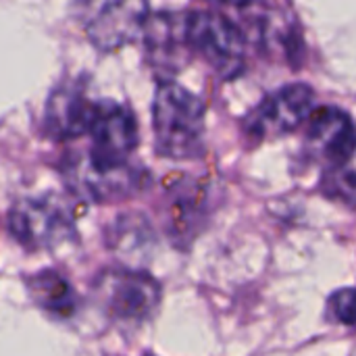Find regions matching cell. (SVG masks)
<instances>
[{
	"label": "cell",
	"mask_w": 356,
	"mask_h": 356,
	"mask_svg": "<svg viewBox=\"0 0 356 356\" xmlns=\"http://www.w3.org/2000/svg\"><path fill=\"white\" fill-rule=\"evenodd\" d=\"M315 92L307 83H288L267 94L244 119V131L259 140L277 138L300 127L313 113Z\"/></svg>",
	"instance_id": "52a82bcc"
},
{
	"label": "cell",
	"mask_w": 356,
	"mask_h": 356,
	"mask_svg": "<svg viewBox=\"0 0 356 356\" xmlns=\"http://www.w3.org/2000/svg\"><path fill=\"white\" fill-rule=\"evenodd\" d=\"M327 319L356 330V288H342L330 296Z\"/></svg>",
	"instance_id": "2e32d148"
},
{
	"label": "cell",
	"mask_w": 356,
	"mask_h": 356,
	"mask_svg": "<svg viewBox=\"0 0 356 356\" xmlns=\"http://www.w3.org/2000/svg\"><path fill=\"white\" fill-rule=\"evenodd\" d=\"M156 152L167 159L188 161L204 150V104L175 81H161L152 102Z\"/></svg>",
	"instance_id": "6da1fadb"
},
{
	"label": "cell",
	"mask_w": 356,
	"mask_h": 356,
	"mask_svg": "<svg viewBox=\"0 0 356 356\" xmlns=\"http://www.w3.org/2000/svg\"><path fill=\"white\" fill-rule=\"evenodd\" d=\"M207 200L209 192L200 184L188 181V186L177 188L169 202L167 232L179 244H186L190 236H194L207 217Z\"/></svg>",
	"instance_id": "7c38bea8"
},
{
	"label": "cell",
	"mask_w": 356,
	"mask_h": 356,
	"mask_svg": "<svg viewBox=\"0 0 356 356\" xmlns=\"http://www.w3.org/2000/svg\"><path fill=\"white\" fill-rule=\"evenodd\" d=\"M88 134L92 140L90 154L104 163H129V154L138 146V123L134 113L115 100H98L92 104Z\"/></svg>",
	"instance_id": "ba28073f"
},
{
	"label": "cell",
	"mask_w": 356,
	"mask_h": 356,
	"mask_svg": "<svg viewBox=\"0 0 356 356\" xmlns=\"http://www.w3.org/2000/svg\"><path fill=\"white\" fill-rule=\"evenodd\" d=\"M144 42L150 63L165 71L177 73L192 58L188 40V15L156 13L144 25Z\"/></svg>",
	"instance_id": "30bf717a"
},
{
	"label": "cell",
	"mask_w": 356,
	"mask_h": 356,
	"mask_svg": "<svg viewBox=\"0 0 356 356\" xmlns=\"http://www.w3.org/2000/svg\"><path fill=\"white\" fill-rule=\"evenodd\" d=\"M152 244V229L142 215H121L108 232V246L127 265L144 263L150 257Z\"/></svg>",
	"instance_id": "4fadbf2b"
},
{
	"label": "cell",
	"mask_w": 356,
	"mask_h": 356,
	"mask_svg": "<svg viewBox=\"0 0 356 356\" xmlns=\"http://www.w3.org/2000/svg\"><path fill=\"white\" fill-rule=\"evenodd\" d=\"M148 21V4L138 0L90 4L86 15V31L100 50H117L134 42Z\"/></svg>",
	"instance_id": "9c48e42d"
},
{
	"label": "cell",
	"mask_w": 356,
	"mask_h": 356,
	"mask_svg": "<svg viewBox=\"0 0 356 356\" xmlns=\"http://www.w3.org/2000/svg\"><path fill=\"white\" fill-rule=\"evenodd\" d=\"M67 188L90 202H115L144 186V171L129 163H104L88 150L71 152L63 163Z\"/></svg>",
	"instance_id": "7a4b0ae2"
},
{
	"label": "cell",
	"mask_w": 356,
	"mask_h": 356,
	"mask_svg": "<svg viewBox=\"0 0 356 356\" xmlns=\"http://www.w3.org/2000/svg\"><path fill=\"white\" fill-rule=\"evenodd\" d=\"M94 294L102 311L121 323H142L161 305V286L140 269L115 267L98 275Z\"/></svg>",
	"instance_id": "3957f363"
},
{
	"label": "cell",
	"mask_w": 356,
	"mask_h": 356,
	"mask_svg": "<svg viewBox=\"0 0 356 356\" xmlns=\"http://www.w3.org/2000/svg\"><path fill=\"white\" fill-rule=\"evenodd\" d=\"M188 40L219 77L232 79L242 73L246 63V38L240 25L219 13H188Z\"/></svg>",
	"instance_id": "277c9868"
},
{
	"label": "cell",
	"mask_w": 356,
	"mask_h": 356,
	"mask_svg": "<svg viewBox=\"0 0 356 356\" xmlns=\"http://www.w3.org/2000/svg\"><path fill=\"white\" fill-rule=\"evenodd\" d=\"M305 152L327 171L346 167L356 152V125L338 106L313 108L305 129Z\"/></svg>",
	"instance_id": "8992f818"
},
{
	"label": "cell",
	"mask_w": 356,
	"mask_h": 356,
	"mask_svg": "<svg viewBox=\"0 0 356 356\" xmlns=\"http://www.w3.org/2000/svg\"><path fill=\"white\" fill-rule=\"evenodd\" d=\"M92 104L79 83H60L46 102V131L56 140H71L88 131Z\"/></svg>",
	"instance_id": "8fae6325"
},
{
	"label": "cell",
	"mask_w": 356,
	"mask_h": 356,
	"mask_svg": "<svg viewBox=\"0 0 356 356\" xmlns=\"http://www.w3.org/2000/svg\"><path fill=\"white\" fill-rule=\"evenodd\" d=\"M29 294L33 302L46 313L67 319L77 309V296L71 284L52 269H44L29 277Z\"/></svg>",
	"instance_id": "5bb4252c"
},
{
	"label": "cell",
	"mask_w": 356,
	"mask_h": 356,
	"mask_svg": "<svg viewBox=\"0 0 356 356\" xmlns=\"http://www.w3.org/2000/svg\"><path fill=\"white\" fill-rule=\"evenodd\" d=\"M321 188L325 190L327 196L340 198L342 202L356 207V171L348 169V165L327 171Z\"/></svg>",
	"instance_id": "9a60e30c"
},
{
	"label": "cell",
	"mask_w": 356,
	"mask_h": 356,
	"mask_svg": "<svg viewBox=\"0 0 356 356\" xmlns=\"http://www.w3.org/2000/svg\"><path fill=\"white\" fill-rule=\"evenodd\" d=\"M10 234L31 250H50L75 236V223L63 202L54 198H23L8 217Z\"/></svg>",
	"instance_id": "5b68a950"
}]
</instances>
